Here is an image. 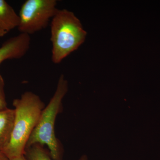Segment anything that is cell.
I'll return each mask as SVG.
<instances>
[{
    "instance_id": "4fadbf2b",
    "label": "cell",
    "mask_w": 160,
    "mask_h": 160,
    "mask_svg": "<svg viewBox=\"0 0 160 160\" xmlns=\"http://www.w3.org/2000/svg\"><path fill=\"white\" fill-rule=\"evenodd\" d=\"M6 34H7V32H6L0 30V38L4 36H5Z\"/></svg>"
},
{
    "instance_id": "7a4b0ae2",
    "label": "cell",
    "mask_w": 160,
    "mask_h": 160,
    "mask_svg": "<svg viewBox=\"0 0 160 160\" xmlns=\"http://www.w3.org/2000/svg\"><path fill=\"white\" fill-rule=\"evenodd\" d=\"M52 62L61 63L78 49L86 40L87 32L72 12L58 9L50 22Z\"/></svg>"
},
{
    "instance_id": "8992f818",
    "label": "cell",
    "mask_w": 160,
    "mask_h": 160,
    "mask_svg": "<svg viewBox=\"0 0 160 160\" xmlns=\"http://www.w3.org/2000/svg\"><path fill=\"white\" fill-rule=\"evenodd\" d=\"M14 109H7L0 111V152L9 144L14 123Z\"/></svg>"
},
{
    "instance_id": "5b68a950",
    "label": "cell",
    "mask_w": 160,
    "mask_h": 160,
    "mask_svg": "<svg viewBox=\"0 0 160 160\" xmlns=\"http://www.w3.org/2000/svg\"><path fill=\"white\" fill-rule=\"evenodd\" d=\"M30 46L29 35L20 33L6 41L0 47V65L7 60L18 59L28 52Z\"/></svg>"
},
{
    "instance_id": "ba28073f",
    "label": "cell",
    "mask_w": 160,
    "mask_h": 160,
    "mask_svg": "<svg viewBox=\"0 0 160 160\" xmlns=\"http://www.w3.org/2000/svg\"><path fill=\"white\" fill-rule=\"evenodd\" d=\"M24 156L26 160H53L49 150L39 144L26 148Z\"/></svg>"
},
{
    "instance_id": "30bf717a",
    "label": "cell",
    "mask_w": 160,
    "mask_h": 160,
    "mask_svg": "<svg viewBox=\"0 0 160 160\" xmlns=\"http://www.w3.org/2000/svg\"><path fill=\"white\" fill-rule=\"evenodd\" d=\"M10 160H26V159L24 155H23L22 156L20 157L15 158Z\"/></svg>"
},
{
    "instance_id": "6da1fadb",
    "label": "cell",
    "mask_w": 160,
    "mask_h": 160,
    "mask_svg": "<svg viewBox=\"0 0 160 160\" xmlns=\"http://www.w3.org/2000/svg\"><path fill=\"white\" fill-rule=\"evenodd\" d=\"M15 116L9 144L2 153L9 160L24 155L26 145L45 105L38 95L27 91L13 101Z\"/></svg>"
},
{
    "instance_id": "277c9868",
    "label": "cell",
    "mask_w": 160,
    "mask_h": 160,
    "mask_svg": "<svg viewBox=\"0 0 160 160\" xmlns=\"http://www.w3.org/2000/svg\"><path fill=\"white\" fill-rule=\"evenodd\" d=\"M56 0H27L20 9V33L30 35L45 29L58 9Z\"/></svg>"
},
{
    "instance_id": "9c48e42d",
    "label": "cell",
    "mask_w": 160,
    "mask_h": 160,
    "mask_svg": "<svg viewBox=\"0 0 160 160\" xmlns=\"http://www.w3.org/2000/svg\"><path fill=\"white\" fill-rule=\"evenodd\" d=\"M7 108L5 93V82L2 77L0 74V111Z\"/></svg>"
},
{
    "instance_id": "5bb4252c",
    "label": "cell",
    "mask_w": 160,
    "mask_h": 160,
    "mask_svg": "<svg viewBox=\"0 0 160 160\" xmlns=\"http://www.w3.org/2000/svg\"></svg>"
},
{
    "instance_id": "52a82bcc",
    "label": "cell",
    "mask_w": 160,
    "mask_h": 160,
    "mask_svg": "<svg viewBox=\"0 0 160 160\" xmlns=\"http://www.w3.org/2000/svg\"><path fill=\"white\" fill-rule=\"evenodd\" d=\"M19 17L14 9L4 0H0V30L8 32L18 28Z\"/></svg>"
},
{
    "instance_id": "7c38bea8",
    "label": "cell",
    "mask_w": 160,
    "mask_h": 160,
    "mask_svg": "<svg viewBox=\"0 0 160 160\" xmlns=\"http://www.w3.org/2000/svg\"><path fill=\"white\" fill-rule=\"evenodd\" d=\"M79 160H88V158H87V156L86 155L82 156Z\"/></svg>"
},
{
    "instance_id": "8fae6325",
    "label": "cell",
    "mask_w": 160,
    "mask_h": 160,
    "mask_svg": "<svg viewBox=\"0 0 160 160\" xmlns=\"http://www.w3.org/2000/svg\"><path fill=\"white\" fill-rule=\"evenodd\" d=\"M0 160H9L2 153L0 152Z\"/></svg>"
},
{
    "instance_id": "3957f363",
    "label": "cell",
    "mask_w": 160,
    "mask_h": 160,
    "mask_svg": "<svg viewBox=\"0 0 160 160\" xmlns=\"http://www.w3.org/2000/svg\"><path fill=\"white\" fill-rule=\"evenodd\" d=\"M68 82L62 74L49 103L43 109L36 126L29 138L26 148L39 144L48 148L53 160H61L62 148L55 132V123L62 109V102L68 91Z\"/></svg>"
}]
</instances>
